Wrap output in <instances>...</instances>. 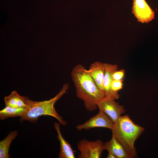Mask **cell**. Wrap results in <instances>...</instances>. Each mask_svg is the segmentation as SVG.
<instances>
[{
  "label": "cell",
  "instance_id": "cell-1",
  "mask_svg": "<svg viewBox=\"0 0 158 158\" xmlns=\"http://www.w3.org/2000/svg\"><path fill=\"white\" fill-rule=\"evenodd\" d=\"M71 75L75 88L77 97L83 101L87 111L96 110L97 103L105 96L104 92L98 87L87 70L82 64H77L72 69Z\"/></svg>",
  "mask_w": 158,
  "mask_h": 158
},
{
  "label": "cell",
  "instance_id": "cell-2",
  "mask_svg": "<svg viewBox=\"0 0 158 158\" xmlns=\"http://www.w3.org/2000/svg\"><path fill=\"white\" fill-rule=\"evenodd\" d=\"M144 130L143 127L135 124L126 115L121 116L114 123L111 130L112 136L119 142L132 158L137 155L135 142Z\"/></svg>",
  "mask_w": 158,
  "mask_h": 158
},
{
  "label": "cell",
  "instance_id": "cell-3",
  "mask_svg": "<svg viewBox=\"0 0 158 158\" xmlns=\"http://www.w3.org/2000/svg\"><path fill=\"white\" fill-rule=\"evenodd\" d=\"M69 88L68 85L66 83L58 93L53 98L48 100L43 101H35L32 100L27 97V107L25 113L19 119L20 122L28 121L32 123H36L39 117L42 116L48 115L57 119L60 124L66 125V121L58 113L54 108V105L56 102L63 95L67 92Z\"/></svg>",
  "mask_w": 158,
  "mask_h": 158
},
{
  "label": "cell",
  "instance_id": "cell-4",
  "mask_svg": "<svg viewBox=\"0 0 158 158\" xmlns=\"http://www.w3.org/2000/svg\"><path fill=\"white\" fill-rule=\"evenodd\" d=\"M77 147L80 152L79 158H99L105 150L104 143L99 139L91 141L84 139L78 142Z\"/></svg>",
  "mask_w": 158,
  "mask_h": 158
},
{
  "label": "cell",
  "instance_id": "cell-5",
  "mask_svg": "<svg viewBox=\"0 0 158 158\" xmlns=\"http://www.w3.org/2000/svg\"><path fill=\"white\" fill-rule=\"evenodd\" d=\"M115 99L105 97L97 103V107L107 114L113 123H115L124 113L126 110L123 106L119 104Z\"/></svg>",
  "mask_w": 158,
  "mask_h": 158
},
{
  "label": "cell",
  "instance_id": "cell-6",
  "mask_svg": "<svg viewBox=\"0 0 158 158\" xmlns=\"http://www.w3.org/2000/svg\"><path fill=\"white\" fill-rule=\"evenodd\" d=\"M113 124L110 118L104 112L99 110L97 115L90 118L84 123L78 125L76 128L79 131L97 127L105 128L111 130Z\"/></svg>",
  "mask_w": 158,
  "mask_h": 158
},
{
  "label": "cell",
  "instance_id": "cell-7",
  "mask_svg": "<svg viewBox=\"0 0 158 158\" xmlns=\"http://www.w3.org/2000/svg\"><path fill=\"white\" fill-rule=\"evenodd\" d=\"M133 13L139 22L148 23L154 17V12L145 0H133Z\"/></svg>",
  "mask_w": 158,
  "mask_h": 158
},
{
  "label": "cell",
  "instance_id": "cell-8",
  "mask_svg": "<svg viewBox=\"0 0 158 158\" xmlns=\"http://www.w3.org/2000/svg\"><path fill=\"white\" fill-rule=\"evenodd\" d=\"M105 73L103 81V92L105 97L114 99H118L120 95L118 92L114 91L111 88V84L113 80V73L118 70L116 64L105 63Z\"/></svg>",
  "mask_w": 158,
  "mask_h": 158
},
{
  "label": "cell",
  "instance_id": "cell-9",
  "mask_svg": "<svg viewBox=\"0 0 158 158\" xmlns=\"http://www.w3.org/2000/svg\"><path fill=\"white\" fill-rule=\"evenodd\" d=\"M105 70V63L99 61L92 63L87 70L88 73L98 87L103 92V81Z\"/></svg>",
  "mask_w": 158,
  "mask_h": 158
},
{
  "label": "cell",
  "instance_id": "cell-10",
  "mask_svg": "<svg viewBox=\"0 0 158 158\" xmlns=\"http://www.w3.org/2000/svg\"><path fill=\"white\" fill-rule=\"evenodd\" d=\"M60 123L55 122L54 123L55 129L56 131L57 136L60 143L59 158H75L74 152L71 145L63 138L61 133L60 126Z\"/></svg>",
  "mask_w": 158,
  "mask_h": 158
},
{
  "label": "cell",
  "instance_id": "cell-11",
  "mask_svg": "<svg viewBox=\"0 0 158 158\" xmlns=\"http://www.w3.org/2000/svg\"><path fill=\"white\" fill-rule=\"evenodd\" d=\"M105 150L113 154L117 158H132L123 146L114 137L112 136L109 141L104 143Z\"/></svg>",
  "mask_w": 158,
  "mask_h": 158
},
{
  "label": "cell",
  "instance_id": "cell-12",
  "mask_svg": "<svg viewBox=\"0 0 158 158\" xmlns=\"http://www.w3.org/2000/svg\"><path fill=\"white\" fill-rule=\"evenodd\" d=\"M27 98L26 97L21 96L16 91H14L10 95L5 97L4 100L6 106L26 108L27 107Z\"/></svg>",
  "mask_w": 158,
  "mask_h": 158
},
{
  "label": "cell",
  "instance_id": "cell-13",
  "mask_svg": "<svg viewBox=\"0 0 158 158\" xmlns=\"http://www.w3.org/2000/svg\"><path fill=\"white\" fill-rule=\"evenodd\" d=\"M16 130L10 131L7 136L0 142V158H9V150L12 141L18 136Z\"/></svg>",
  "mask_w": 158,
  "mask_h": 158
},
{
  "label": "cell",
  "instance_id": "cell-14",
  "mask_svg": "<svg viewBox=\"0 0 158 158\" xmlns=\"http://www.w3.org/2000/svg\"><path fill=\"white\" fill-rule=\"evenodd\" d=\"M26 108H15L8 106L0 111V119L4 120L10 117L22 116L25 112Z\"/></svg>",
  "mask_w": 158,
  "mask_h": 158
},
{
  "label": "cell",
  "instance_id": "cell-15",
  "mask_svg": "<svg viewBox=\"0 0 158 158\" xmlns=\"http://www.w3.org/2000/svg\"><path fill=\"white\" fill-rule=\"evenodd\" d=\"M125 71L124 69L116 70L113 73L112 77L113 80L123 81L125 75Z\"/></svg>",
  "mask_w": 158,
  "mask_h": 158
},
{
  "label": "cell",
  "instance_id": "cell-16",
  "mask_svg": "<svg viewBox=\"0 0 158 158\" xmlns=\"http://www.w3.org/2000/svg\"><path fill=\"white\" fill-rule=\"evenodd\" d=\"M123 81L113 80L111 84V88L114 92H117L121 90L123 86Z\"/></svg>",
  "mask_w": 158,
  "mask_h": 158
},
{
  "label": "cell",
  "instance_id": "cell-17",
  "mask_svg": "<svg viewBox=\"0 0 158 158\" xmlns=\"http://www.w3.org/2000/svg\"><path fill=\"white\" fill-rule=\"evenodd\" d=\"M107 158H116V157L113 154L109 152L108 154L107 157Z\"/></svg>",
  "mask_w": 158,
  "mask_h": 158
}]
</instances>
